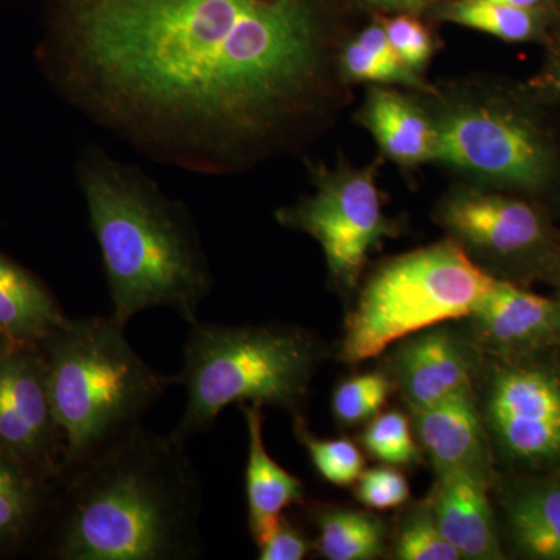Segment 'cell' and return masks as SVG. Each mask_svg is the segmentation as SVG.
<instances>
[{"label": "cell", "instance_id": "6da1fadb", "mask_svg": "<svg viewBox=\"0 0 560 560\" xmlns=\"http://www.w3.org/2000/svg\"><path fill=\"white\" fill-rule=\"evenodd\" d=\"M69 36L110 108L217 145L270 135L326 62L305 0H80Z\"/></svg>", "mask_w": 560, "mask_h": 560}, {"label": "cell", "instance_id": "7a4b0ae2", "mask_svg": "<svg viewBox=\"0 0 560 560\" xmlns=\"http://www.w3.org/2000/svg\"><path fill=\"white\" fill-rule=\"evenodd\" d=\"M51 555L60 560H195L202 482L186 445L142 423L61 477Z\"/></svg>", "mask_w": 560, "mask_h": 560}, {"label": "cell", "instance_id": "3957f363", "mask_svg": "<svg viewBox=\"0 0 560 560\" xmlns=\"http://www.w3.org/2000/svg\"><path fill=\"white\" fill-rule=\"evenodd\" d=\"M81 179L108 279L110 318L127 327L139 313L167 307L189 326L198 320L212 278L186 215L116 165L95 162Z\"/></svg>", "mask_w": 560, "mask_h": 560}, {"label": "cell", "instance_id": "277c9868", "mask_svg": "<svg viewBox=\"0 0 560 560\" xmlns=\"http://www.w3.org/2000/svg\"><path fill=\"white\" fill-rule=\"evenodd\" d=\"M55 418L72 469L103 445L142 423L145 412L178 385L153 370L110 316L66 319L39 342Z\"/></svg>", "mask_w": 560, "mask_h": 560}, {"label": "cell", "instance_id": "5b68a950", "mask_svg": "<svg viewBox=\"0 0 560 560\" xmlns=\"http://www.w3.org/2000/svg\"><path fill=\"white\" fill-rule=\"evenodd\" d=\"M320 355L319 342L300 327L195 320L176 375L187 399L172 440L186 445L231 405L278 407L301 416Z\"/></svg>", "mask_w": 560, "mask_h": 560}, {"label": "cell", "instance_id": "8992f818", "mask_svg": "<svg viewBox=\"0 0 560 560\" xmlns=\"http://www.w3.org/2000/svg\"><path fill=\"white\" fill-rule=\"evenodd\" d=\"M497 280L453 238L389 260L368 280L346 319L341 360L361 363L419 331L467 318Z\"/></svg>", "mask_w": 560, "mask_h": 560}, {"label": "cell", "instance_id": "52a82bcc", "mask_svg": "<svg viewBox=\"0 0 560 560\" xmlns=\"http://www.w3.org/2000/svg\"><path fill=\"white\" fill-rule=\"evenodd\" d=\"M436 130L434 161L481 186L536 194L558 168L555 147L533 117L506 98L463 91L431 110Z\"/></svg>", "mask_w": 560, "mask_h": 560}, {"label": "cell", "instance_id": "ba28073f", "mask_svg": "<svg viewBox=\"0 0 560 560\" xmlns=\"http://www.w3.org/2000/svg\"><path fill=\"white\" fill-rule=\"evenodd\" d=\"M315 187L311 197L282 210L279 220L312 235L324 250L334 282L353 290L371 250L396 231L383 210L375 168H320Z\"/></svg>", "mask_w": 560, "mask_h": 560}, {"label": "cell", "instance_id": "9c48e42d", "mask_svg": "<svg viewBox=\"0 0 560 560\" xmlns=\"http://www.w3.org/2000/svg\"><path fill=\"white\" fill-rule=\"evenodd\" d=\"M486 423L512 463H560V370L545 363L501 366L490 378Z\"/></svg>", "mask_w": 560, "mask_h": 560}, {"label": "cell", "instance_id": "30bf717a", "mask_svg": "<svg viewBox=\"0 0 560 560\" xmlns=\"http://www.w3.org/2000/svg\"><path fill=\"white\" fill-rule=\"evenodd\" d=\"M0 455L44 480H61L65 436L38 346L14 342L0 359Z\"/></svg>", "mask_w": 560, "mask_h": 560}, {"label": "cell", "instance_id": "8fae6325", "mask_svg": "<svg viewBox=\"0 0 560 560\" xmlns=\"http://www.w3.org/2000/svg\"><path fill=\"white\" fill-rule=\"evenodd\" d=\"M436 215L464 249L492 259L536 253L548 237L544 217L528 202L474 186L451 191Z\"/></svg>", "mask_w": 560, "mask_h": 560}, {"label": "cell", "instance_id": "7c38bea8", "mask_svg": "<svg viewBox=\"0 0 560 560\" xmlns=\"http://www.w3.org/2000/svg\"><path fill=\"white\" fill-rule=\"evenodd\" d=\"M474 371L470 346L440 326L411 335L393 357V381L412 411L474 389Z\"/></svg>", "mask_w": 560, "mask_h": 560}, {"label": "cell", "instance_id": "4fadbf2b", "mask_svg": "<svg viewBox=\"0 0 560 560\" xmlns=\"http://www.w3.org/2000/svg\"><path fill=\"white\" fill-rule=\"evenodd\" d=\"M467 318L477 341L495 353L523 352L560 341V300H548L503 280H497Z\"/></svg>", "mask_w": 560, "mask_h": 560}, {"label": "cell", "instance_id": "5bb4252c", "mask_svg": "<svg viewBox=\"0 0 560 560\" xmlns=\"http://www.w3.org/2000/svg\"><path fill=\"white\" fill-rule=\"evenodd\" d=\"M416 433L436 474L466 471L492 481L488 434L474 389L415 411Z\"/></svg>", "mask_w": 560, "mask_h": 560}, {"label": "cell", "instance_id": "9a60e30c", "mask_svg": "<svg viewBox=\"0 0 560 560\" xmlns=\"http://www.w3.org/2000/svg\"><path fill=\"white\" fill-rule=\"evenodd\" d=\"M436 475L429 503L442 536L463 559H503L488 497L490 482L466 471Z\"/></svg>", "mask_w": 560, "mask_h": 560}, {"label": "cell", "instance_id": "2e32d148", "mask_svg": "<svg viewBox=\"0 0 560 560\" xmlns=\"http://www.w3.org/2000/svg\"><path fill=\"white\" fill-rule=\"evenodd\" d=\"M248 430V463H246V501L248 525L254 544L259 547L278 526L283 511L302 503L304 485L271 458L264 440V412L260 407L242 405Z\"/></svg>", "mask_w": 560, "mask_h": 560}, {"label": "cell", "instance_id": "e0dca14e", "mask_svg": "<svg viewBox=\"0 0 560 560\" xmlns=\"http://www.w3.org/2000/svg\"><path fill=\"white\" fill-rule=\"evenodd\" d=\"M360 116L390 161L407 167L434 161L436 130L431 114L407 95L375 86Z\"/></svg>", "mask_w": 560, "mask_h": 560}, {"label": "cell", "instance_id": "ac0fdd59", "mask_svg": "<svg viewBox=\"0 0 560 560\" xmlns=\"http://www.w3.org/2000/svg\"><path fill=\"white\" fill-rule=\"evenodd\" d=\"M66 319L38 279L0 254V331L20 345L38 346Z\"/></svg>", "mask_w": 560, "mask_h": 560}, {"label": "cell", "instance_id": "d6986e66", "mask_svg": "<svg viewBox=\"0 0 560 560\" xmlns=\"http://www.w3.org/2000/svg\"><path fill=\"white\" fill-rule=\"evenodd\" d=\"M508 523L518 550L560 560V480L526 486L508 501Z\"/></svg>", "mask_w": 560, "mask_h": 560}, {"label": "cell", "instance_id": "ffe728a7", "mask_svg": "<svg viewBox=\"0 0 560 560\" xmlns=\"http://www.w3.org/2000/svg\"><path fill=\"white\" fill-rule=\"evenodd\" d=\"M316 548L327 560H372L385 552L386 526L368 512L329 508L315 514Z\"/></svg>", "mask_w": 560, "mask_h": 560}, {"label": "cell", "instance_id": "44dd1931", "mask_svg": "<svg viewBox=\"0 0 560 560\" xmlns=\"http://www.w3.org/2000/svg\"><path fill=\"white\" fill-rule=\"evenodd\" d=\"M341 70L346 79L371 81V83L388 84V86H407L412 90L430 92L420 73L412 72L404 65L399 55L390 46L383 25H371L360 33L342 50Z\"/></svg>", "mask_w": 560, "mask_h": 560}, {"label": "cell", "instance_id": "7402d4cb", "mask_svg": "<svg viewBox=\"0 0 560 560\" xmlns=\"http://www.w3.org/2000/svg\"><path fill=\"white\" fill-rule=\"evenodd\" d=\"M44 478L16 460L0 455V548H10L27 536L39 504Z\"/></svg>", "mask_w": 560, "mask_h": 560}, {"label": "cell", "instance_id": "603a6c76", "mask_svg": "<svg viewBox=\"0 0 560 560\" xmlns=\"http://www.w3.org/2000/svg\"><path fill=\"white\" fill-rule=\"evenodd\" d=\"M442 18L508 43L528 40L537 28L533 10L490 0H455L442 10Z\"/></svg>", "mask_w": 560, "mask_h": 560}, {"label": "cell", "instance_id": "cb8c5ba5", "mask_svg": "<svg viewBox=\"0 0 560 560\" xmlns=\"http://www.w3.org/2000/svg\"><path fill=\"white\" fill-rule=\"evenodd\" d=\"M294 433L324 480L340 488H348L359 481L364 471V458L352 441L315 436L308 431L302 416H294Z\"/></svg>", "mask_w": 560, "mask_h": 560}, {"label": "cell", "instance_id": "d4e9b609", "mask_svg": "<svg viewBox=\"0 0 560 560\" xmlns=\"http://www.w3.org/2000/svg\"><path fill=\"white\" fill-rule=\"evenodd\" d=\"M393 389V377L382 371L348 378L337 386L331 397L335 420L345 427L366 422L385 407Z\"/></svg>", "mask_w": 560, "mask_h": 560}, {"label": "cell", "instance_id": "484cf974", "mask_svg": "<svg viewBox=\"0 0 560 560\" xmlns=\"http://www.w3.org/2000/svg\"><path fill=\"white\" fill-rule=\"evenodd\" d=\"M394 555L400 560H458L460 555L442 536L429 501L419 504L401 523Z\"/></svg>", "mask_w": 560, "mask_h": 560}, {"label": "cell", "instance_id": "4316f807", "mask_svg": "<svg viewBox=\"0 0 560 560\" xmlns=\"http://www.w3.org/2000/svg\"><path fill=\"white\" fill-rule=\"evenodd\" d=\"M364 451L388 466L418 463L420 453L412 438L410 420L400 411H388L371 420L364 430Z\"/></svg>", "mask_w": 560, "mask_h": 560}, {"label": "cell", "instance_id": "83f0119b", "mask_svg": "<svg viewBox=\"0 0 560 560\" xmlns=\"http://www.w3.org/2000/svg\"><path fill=\"white\" fill-rule=\"evenodd\" d=\"M407 477L396 467L382 466L364 470L357 481L355 495L371 510L388 511L399 508L410 499Z\"/></svg>", "mask_w": 560, "mask_h": 560}, {"label": "cell", "instance_id": "f1b7e54d", "mask_svg": "<svg viewBox=\"0 0 560 560\" xmlns=\"http://www.w3.org/2000/svg\"><path fill=\"white\" fill-rule=\"evenodd\" d=\"M390 46L404 65L420 73L429 65L434 44L425 25L411 16H397L383 24Z\"/></svg>", "mask_w": 560, "mask_h": 560}, {"label": "cell", "instance_id": "f546056e", "mask_svg": "<svg viewBox=\"0 0 560 560\" xmlns=\"http://www.w3.org/2000/svg\"><path fill=\"white\" fill-rule=\"evenodd\" d=\"M260 560H302L311 552L308 537L282 515L270 536L259 545Z\"/></svg>", "mask_w": 560, "mask_h": 560}, {"label": "cell", "instance_id": "4dcf8cb0", "mask_svg": "<svg viewBox=\"0 0 560 560\" xmlns=\"http://www.w3.org/2000/svg\"><path fill=\"white\" fill-rule=\"evenodd\" d=\"M368 2L375 7H382V9L410 10L422 5L427 0H368Z\"/></svg>", "mask_w": 560, "mask_h": 560}, {"label": "cell", "instance_id": "1f68e13d", "mask_svg": "<svg viewBox=\"0 0 560 560\" xmlns=\"http://www.w3.org/2000/svg\"><path fill=\"white\" fill-rule=\"evenodd\" d=\"M490 2L504 3V5L517 7V9H533L540 0H490Z\"/></svg>", "mask_w": 560, "mask_h": 560}, {"label": "cell", "instance_id": "d6a6232c", "mask_svg": "<svg viewBox=\"0 0 560 560\" xmlns=\"http://www.w3.org/2000/svg\"><path fill=\"white\" fill-rule=\"evenodd\" d=\"M551 81L552 86H555V90L560 95V46L558 51H556L555 62H552Z\"/></svg>", "mask_w": 560, "mask_h": 560}, {"label": "cell", "instance_id": "836d02e7", "mask_svg": "<svg viewBox=\"0 0 560 560\" xmlns=\"http://www.w3.org/2000/svg\"><path fill=\"white\" fill-rule=\"evenodd\" d=\"M13 345L14 341H11L3 331H0V359H2L3 353H5Z\"/></svg>", "mask_w": 560, "mask_h": 560}, {"label": "cell", "instance_id": "e575fe53", "mask_svg": "<svg viewBox=\"0 0 560 560\" xmlns=\"http://www.w3.org/2000/svg\"><path fill=\"white\" fill-rule=\"evenodd\" d=\"M556 282H558V287H559V290H560V264H559V267H558V272H556Z\"/></svg>", "mask_w": 560, "mask_h": 560}]
</instances>
